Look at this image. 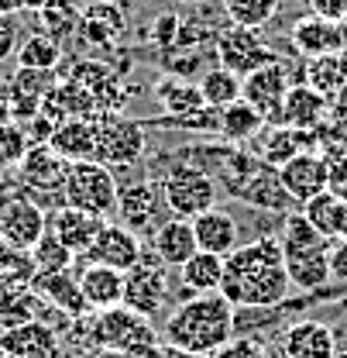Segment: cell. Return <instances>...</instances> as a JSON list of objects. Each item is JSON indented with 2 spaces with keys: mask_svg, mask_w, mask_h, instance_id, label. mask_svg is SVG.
Here are the masks:
<instances>
[{
  "mask_svg": "<svg viewBox=\"0 0 347 358\" xmlns=\"http://www.w3.org/2000/svg\"><path fill=\"white\" fill-rule=\"evenodd\" d=\"M309 90H316L320 96H337L347 83V52L344 55H327V59H306L303 80Z\"/></svg>",
  "mask_w": 347,
  "mask_h": 358,
  "instance_id": "35",
  "label": "cell"
},
{
  "mask_svg": "<svg viewBox=\"0 0 347 358\" xmlns=\"http://www.w3.org/2000/svg\"><path fill=\"white\" fill-rule=\"evenodd\" d=\"M96 131V162L107 169H128L145 155V128L114 110H96L93 117Z\"/></svg>",
  "mask_w": 347,
  "mask_h": 358,
  "instance_id": "6",
  "label": "cell"
},
{
  "mask_svg": "<svg viewBox=\"0 0 347 358\" xmlns=\"http://www.w3.org/2000/svg\"><path fill=\"white\" fill-rule=\"evenodd\" d=\"M128 14L117 0H89L80 14V35L89 48H110L124 38Z\"/></svg>",
  "mask_w": 347,
  "mask_h": 358,
  "instance_id": "18",
  "label": "cell"
},
{
  "mask_svg": "<svg viewBox=\"0 0 347 358\" xmlns=\"http://www.w3.org/2000/svg\"><path fill=\"white\" fill-rule=\"evenodd\" d=\"M31 289L42 296L48 307H55L66 317H83L89 310L83 293H80V279L66 268V272H35V282Z\"/></svg>",
  "mask_w": 347,
  "mask_h": 358,
  "instance_id": "29",
  "label": "cell"
},
{
  "mask_svg": "<svg viewBox=\"0 0 347 358\" xmlns=\"http://www.w3.org/2000/svg\"><path fill=\"white\" fill-rule=\"evenodd\" d=\"M0 352L7 358H59V331L45 320H28L0 334Z\"/></svg>",
  "mask_w": 347,
  "mask_h": 358,
  "instance_id": "21",
  "label": "cell"
},
{
  "mask_svg": "<svg viewBox=\"0 0 347 358\" xmlns=\"http://www.w3.org/2000/svg\"><path fill=\"white\" fill-rule=\"evenodd\" d=\"M313 145H316V134L296 131V128H286V124H265L248 152L265 166L282 169L289 159H296L300 152H309Z\"/></svg>",
  "mask_w": 347,
  "mask_h": 358,
  "instance_id": "16",
  "label": "cell"
},
{
  "mask_svg": "<svg viewBox=\"0 0 347 358\" xmlns=\"http://www.w3.org/2000/svg\"><path fill=\"white\" fill-rule=\"evenodd\" d=\"M230 196L241 200V203H248V207L268 210V214H286L289 207H296V203L289 200V193L282 189V182H279V169H272V166H265V162H258L255 173L244 179Z\"/></svg>",
  "mask_w": 347,
  "mask_h": 358,
  "instance_id": "24",
  "label": "cell"
},
{
  "mask_svg": "<svg viewBox=\"0 0 347 358\" xmlns=\"http://www.w3.org/2000/svg\"><path fill=\"white\" fill-rule=\"evenodd\" d=\"M179 31H182V21L175 17V14H158L155 17V24H152V42L158 45L162 52H172L175 45H179Z\"/></svg>",
  "mask_w": 347,
  "mask_h": 358,
  "instance_id": "44",
  "label": "cell"
},
{
  "mask_svg": "<svg viewBox=\"0 0 347 358\" xmlns=\"http://www.w3.org/2000/svg\"><path fill=\"white\" fill-rule=\"evenodd\" d=\"M337 207H341V200H337V196L320 193V196H313L309 203H303V210H300V214H303L306 221L320 231V238L334 241V234H337Z\"/></svg>",
  "mask_w": 347,
  "mask_h": 358,
  "instance_id": "43",
  "label": "cell"
},
{
  "mask_svg": "<svg viewBox=\"0 0 347 358\" xmlns=\"http://www.w3.org/2000/svg\"><path fill=\"white\" fill-rule=\"evenodd\" d=\"M14 59H17V66H21V69H45V73H59V66H62V45L52 42V38L42 35V31H35V35L21 38L17 52H14Z\"/></svg>",
  "mask_w": 347,
  "mask_h": 358,
  "instance_id": "38",
  "label": "cell"
},
{
  "mask_svg": "<svg viewBox=\"0 0 347 358\" xmlns=\"http://www.w3.org/2000/svg\"><path fill=\"white\" fill-rule=\"evenodd\" d=\"M21 3H24V10H35V14L45 7V0H21Z\"/></svg>",
  "mask_w": 347,
  "mask_h": 358,
  "instance_id": "55",
  "label": "cell"
},
{
  "mask_svg": "<svg viewBox=\"0 0 347 358\" xmlns=\"http://www.w3.org/2000/svg\"><path fill=\"white\" fill-rule=\"evenodd\" d=\"M141 255H145V245L134 231H128L124 224H103V231L96 234V241L89 248L87 262L117 268V272H131L141 262Z\"/></svg>",
  "mask_w": 347,
  "mask_h": 358,
  "instance_id": "15",
  "label": "cell"
},
{
  "mask_svg": "<svg viewBox=\"0 0 347 358\" xmlns=\"http://www.w3.org/2000/svg\"><path fill=\"white\" fill-rule=\"evenodd\" d=\"M93 358H131V355H121V352H110V348H96Z\"/></svg>",
  "mask_w": 347,
  "mask_h": 358,
  "instance_id": "54",
  "label": "cell"
},
{
  "mask_svg": "<svg viewBox=\"0 0 347 358\" xmlns=\"http://www.w3.org/2000/svg\"><path fill=\"white\" fill-rule=\"evenodd\" d=\"M327 162H330V169H327V193L337 196L341 203H347V152L327 159Z\"/></svg>",
  "mask_w": 347,
  "mask_h": 358,
  "instance_id": "46",
  "label": "cell"
},
{
  "mask_svg": "<svg viewBox=\"0 0 347 358\" xmlns=\"http://www.w3.org/2000/svg\"><path fill=\"white\" fill-rule=\"evenodd\" d=\"M14 196H21V189L7 182V173H0V207H3V203H10Z\"/></svg>",
  "mask_w": 347,
  "mask_h": 358,
  "instance_id": "50",
  "label": "cell"
},
{
  "mask_svg": "<svg viewBox=\"0 0 347 358\" xmlns=\"http://www.w3.org/2000/svg\"><path fill=\"white\" fill-rule=\"evenodd\" d=\"M327 169H330L327 155H320L316 148H309V152H300L296 159H289L279 169V182L289 193V200L296 207H303L313 196L327 193Z\"/></svg>",
  "mask_w": 347,
  "mask_h": 358,
  "instance_id": "11",
  "label": "cell"
},
{
  "mask_svg": "<svg viewBox=\"0 0 347 358\" xmlns=\"http://www.w3.org/2000/svg\"><path fill=\"white\" fill-rule=\"evenodd\" d=\"M45 231H52L76 259L83 255L87 259L89 248H93V241H96V234L103 231V217H93V214H83V210H76V207H55L52 214H45Z\"/></svg>",
  "mask_w": 347,
  "mask_h": 358,
  "instance_id": "17",
  "label": "cell"
},
{
  "mask_svg": "<svg viewBox=\"0 0 347 358\" xmlns=\"http://www.w3.org/2000/svg\"><path fill=\"white\" fill-rule=\"evenodd\" d=\"M145 358H207V355H193V352H182V348H172V345L158 341Z\"/></svg>",
  "mask_w": 347,
  "mask_h": 358,
  "instance_id": "49",
  "label": "cell"
},
{
  "mask_svg": "<svg viewBox=\"0 0 347 358\" xmlns=\"http://www.w3.org/2000/svg\"><path fill=\"white\" fill-rule=\"evenodd\" d=\"M62 207H76L93 217L117 214V176L103 162H73L62 182Z\"/></svg>",
  "mask_w": 347,
  "mask_h": 358,
  "instance_id": "4",
  "label": "cell"
},
{
  "mask_svg": "<svg viewBox=\"0 0 347 358\" xmlns=\"http://www.w3.org/2000/svg\"><path fill=\"white\" fill-rule=\"evenodd\" d=\"M169 303V275H165V266L145 248L141 262L124 272V307L141 317H158Z\"/></svg>",
  "mask_w": 347,
  "mask_h": 358,
  "instance_id": "8",
  "label": "cell"
},
{
  "mask_svg": "<svg viewBox=\"0 0 347 358\" xmlns=\"http://www.w3.org/2000/svg\"><path fill=\"white\" fill-rule=\"evenodd\" d=\"M289 358H337V334L323 320H300L293 324L282 341Z\"/></svg>",
  "mask_w": 347,
  "mask_h": 358,
  "instance_id": "27",
  "label": "cell"
},
{
  "mask_svg": "<svg viewBox=\"0 0 347 358\" xmlns=\"http://www.w3.org/2000/svg\"><path fill=\"white\" fill-rule=\"evenodd\" d=\"M261 352H265V348H261L255 338H230V341H227L220 352H214L210 358H261Z\"/></svg>",
  "mask_w": 347,
  "mask_h": 358,
  "instance_id": "47",
  "label": "cell"
},
{
  "mask_svg": "<svg viewBox=\"0 0 347 358\" xmlns=\"http://www.w3.org/2000/svg\"><path fill=\"white\" fill-rule=\"evenodd\" d=\"M152 255L162 262L165 268H182L200 248H196V234H193V224L182 221V217H169L152 231Z\"/></svg>",
  "mask_w": 347,
  "mask_h": 358,
  "instance_id": "25",
  "label": "cell"
},
{
  "mask_svg": "<svg viewBox=\"0 0 347 358\" xmlns=\"http://www.w3.org/2000/svg\"><path fill=\"white\" fill-rule=\"evenodd\" d=\"M100 107H96V96L89 93L83 83H76V80H69V76H62L55 87L45 93L42 100V114L45 121H52V124H66V121H80V117H93Z\"/></svg>",
  "mask_w": 347,
  "mask_h": 358,
  "instance_id": "19",
  "label": "cell"
},
{
  "mask_svg": "<svg viewBox=\"0 0 347 358\" xmlns=\"http://www.w3.org/2000/svg\"><path fill=\"white\" fill-rule=\"evenodd\" d=\"M234 338V307L223 293L207 296H186L165 317V345L193 352V355H214Z\"/></svg>",
  "mask_w": 347,
  "mask_h": 358,
  "instance_id": "2",
  "label": "cell"
},
{
  "mask_svg": "<svg viewBox=\"0 0 347 358\" xmlns=\"http://www.w3.org/2000/svg\"><path fill=\"white\" fill-rule=\"evenodd\" d=\"M158 186H162L165 210L182 221H193L214 210L220 200V182L207 169H196V166H172Z\"/></svg>",
  "mask_w": 347,
  "mask_h": 358,
  "instance_id": "5",
  "label": "cell"
},
{
  "mask_svg": "<svg viewBox=\"0 0 347 358\" xmlns=\"http://www.w3.org/2000/svg\"><path fill=\"white\" fill-rule=\"evenodd\" d=\"M76 279H80V293H83V300H87V307L93 313L124 303V272L87 262Z\"/></svg>",
  "mask_w": 347,
  "mask_h": 358,
  "instance_id": "28",
  "label": "cell"
},
{
  "mask_svg": "<svg viewBox=\"0 0 347 358\" xmlns=\"http://www.w3.org/2000/svg\"><path fill=\"white\" fill-rule=\"evenodd\" d=\"M155 100L162 103V110L169 114V117H186V114H193V110H203L207 103H203V96H200V87H196V80H186V76H162L158 83H155Z\"/></svg>",
  "mask_w": 347,
  "mask_h": 358,
  "instance_id": "32",
  "label": "cell"
},
{
  "mask_svg": "<svg viewBox=\"0 0 347 358\" xmlns=\"http://www.w3.org/2000/svg\"><path fill=\"white\" fill-rule=\"evenodd\" d=\"M330 279L347 282V241H337L330 248Z\"/></svg>",
  "mask_w": 347,
  "mask_h": 358,
  "instance_id": "48",
  "label": "cell"
},
{
  "mask_svg": "<svg viewBox=\"0 0 347 358\" xmlns=\"http://www.w3.org/2000/svg\"><path fill=\"white\" fill-rule=\"evenodd\" d=\"M289 289H293V282H289L282 245H279L275 234H265V238H255L248 245H237L223 259L220 293L227 296V303L234 310L279 307V303H286Z\"/></svg>",
  "mask_w": 347,
  "mask_h": 358,
  "instance_id": "1",
  "label": "cell"
},
{
  "mask_svg": "<svg viewBox=\"0 0 347 358\" xmlns=\"http://www.w3.org/2000/svg\"><path fill=\"white\" fill-rule=\"evenodd\" d=\"M196 87H200V96H203V103H207L210 110H223V107H230V103L241 100L244 80L234 76V73L223 69V66H210V69H203V73L196 76Z\"/></svg>",
  "mask_w": 347,
  "mask_h": 358,
  "instance_id": "36",
  "label": "cell"
},
{
  "mask_svg": "<svg viewBox=\"0 0 347 358\" xmlns=\"http://www.w3.org/2000/svg\"><path fill=\"white\" fill-rule=\"evenodd\" d=\"M31 255V266H35V272H66V268L73 266V252L52 234V231H45L42 238H38V245L28 252Z\"/></svg>",
  "mask_w": 347,
  "mask_h": 358,
  "instance_id": "40",
  "label": "cell"
},
{
  "mask_svg": "<svg viewBox=\"0 0 347 358\" xmlns=\"http://www.w3.org/2000/svg\"><path fill=\"white\" fill-rule=\"evenodd\" d=\"M17 176L24 189H35V193H62V182L69 176V162L59 159L48 145H31L28 155L21 159L17 166Z\"/></svg>",
  "mask_w": 347,
  "mask_h": 358,
  "instance_id": "22",
  "label": "cell"
},
{
  "mask_svg": "<svg viewBox=\"0 0 347 358\" xmlns=\"http://www.w3.org/2000/svg\"><path fill=\"white\" fill-rule=\"evenodd\" d=\"M17 45H21V21H17V14H0V62L14 59Z\"/></svg>",
  "mask_w": 347,
  "mask_h": 358,
  "instance_id": "45",
  "label": "cell"
},
{
  "mask_svg": "<svg viewBox=\"0 0 347 358\" xmlns=\"http://www.w3.org/2000/svg\"><path fill=\"white\" fill-rule=\"evenodd\" d=\"M289 87H293L289 69L282 62H272V66H265L258 73L244 76L241 100L258 110L261 117H265V124H279V114H282V103L289 96Z\"/></svg>",
  "mask_w": 347,
  "mask_h": 358,
  "instance_id": "10",
  "label": "cell"
},
{
  "mask_svg": "<svg viewBox=\"0 0 347 358\" xmlns=\"http://www.w3.org/2000/svg\"><path fill=\"white\" fill-rule=\"evenodd\" d=\"M28 134L17 121L10 117H0V173H10L21 166V159L28 155Z\"/></svg>",
  "mask_w": 347,
  "mask_h": 358,
  "instance_id": "41",
  "label": "cell"
},
{
  "mask_svg": "<svg viewBox=\"0 0 347 358\" xmlns=\"http://www.w3.org/2000/svg\"><path fill=\"white\" fill-rule=\"evenodd\" d=\"M289 38L303 59H327V55H344L347 52L344 28L337 21H327V17H316V14H306L300 21H293Z\"/></svg>",
  "mask_w": 347,
  "mask_h": 358,
  "instance_id": "14",
  "label": "cell"
},
{
  "mask_svg": "<svg viewBox=\"0 0 347 358\" xmlns=\"http://www.w3.org/2000/svg\"><path fill=\"white\" fill-rule=\"evenodd\" d=\"M220 279H223V259L210 255V252H196L186 266L179 268V282L189 296L220 293Z\"/></svg>",
  "mask_w": 347,
  "mask_h": 358,
  "instance_id": "33",
  "label": "cell"
},
{
  "mask_svg": "<svg viewBox=\"0 0 347 358\" xmlns=\"http://www.w3.org/2000/svg\"><path fill=\"white\" fill-rule=\"evenodd\" d=\"M261 128H265V117H261L255 107H248L244 100H237V103L217 110V138L227 141V145L244 148V145H251V141L258 138Z\"/></svg>",
  "mask_w": 347,
  "mask_h": 358,
  "instance_id": "31",
  "label": "cell"
},
{
  "mask_svg": "<svg viewBox=\"0 0 347 358\" xmlns=\"http://www.w3.org/2000/svg\"><path fill=\"white\" fill-rule=\"evenodd\" d=\"M193 234H196V248L200 252H210V255H220L227 259L237 245H241V227H237V217L223 207H214L200 217H193Z\"/></svg>",
  "mask_w": 347,
  "mask_h": 358,
  "instance_id": "26",
  "label": "cell"
},
{
  "mask_svg": "<svg viewBox=\"0 0 347 358\" xmlns=\"http://www.w3.org/2000/svg\"><path fill=\"white\" fill-rule=\"evenodd\" d=\"M89 338L96 348H110V352H121L131 358H145L162 341L155 324L141 313L128 310L124 303L110 307V310H96L93 324H89Z\"/></svg>",
  "mask_w": 347,
  "mask_h": 358,
  "instance_id": "3",
  "label": "cell"
},
{
  "mask_svg": "<svg viewBox=\"0 0 347 358\" xmlns=\"http://www.w3.org/2000/svg\"><path fill=\"white\" fill-rule=\"evenodd\" d=\"M179 3H186V7H203V3H214V0H179Z\"/></svg>",
  "mask_w": 347,
  "mask_h": 358,
  "instance_id": "56",
  "label": "cell"
},
{
  "mask_svg": "<svg viewBox=\"0 0 347 358\" xmlns=\"http://www.w3.org/2000/svg\"><path fill=\"white\" fill-rule=\"evenodd\" d=\"M62 76L59 73H45V69H21L7 80V90H3V107L10 110V117L21 124L24 117L31 121L38 110H42L45 93L55 87Z\"/></svg>",
  "mask_w": 347,
  "mask_h": 358,
  "instance_id": "13",
  "label": "cell"
},
{
  "mask_svg": "<svg viewBox=\"0 0 347 358\" xmlns=\"http://www.w3.org/2000/svg\"><path fill=\"white\" fill-rule=\"evenodd\" d=\"M31 282H35L31 255L0 245V289H7V286H31Z\"/></svg>",
  "mask_w": 347,
  "mask_h": 358,
  "instance_id": "42",
  "label": "cell"
},
{
  "mask_svg": "<svg viewBox=\"0 0 347 358\" xmlns=\"http://www.w3.org/2000/svg\"><path fill=\"white\" fill-rule=\"evenodd\" d=\"M261 358H289V355H286V348H282V345H268V348L261 352Z\"/></svg>",
  "mask_w": 347,
  "mask_h": 358,
  "instance_id": "53",
  "label": "cell"
},
{
  "mask_svg": "<svg viewBox=\"0 0 347 358\" xmlns=\"http://www.w3.org/2000/svg\"><path fill=\"white\" fill-rule=\"evenodd\" d=\"M220 7H223L230 24L251 28V31H261L279 14V0H220Z\"/></svg>",
  "mask_w": 347,
  "mask_h": 358,
  "instance_id": "39",
  "label": "cell"
},
{
  "mask_svg": "<svg viewBox=\"0 0 347 358\" xmlns=\"http://www.w3.org/2000/svg\"><path fill=\"white\" fill-rule=\"evenodd\" d=\"M0 14H24L21 0H0Z\"/></svg>",
  "mask_w": 347,
  "mask_h": 358,
  "instance_id": "52",
  "label": "cell"
},
{
  "mask_svg": "<svg viewBox=\"0 0 347 358\" xmlns=\"http://www.w3.org/2000/svg\"><path fill=\"white\" fill-rule=\"evenodd\" d=\"M80 14H83V7L76 0H45V7L38 10L42 35H48L59 45L73 42L80 35Z\"/></svg>",
  "mask_w": 347,
  "mask_h": 358,
  "instance_id": "34",
  "label": "cell"
},
{
  "mask_svg": "<svg viewBox=\"0 0 347 358\" xmlns=\"http://www.w3.org/2000/svg\"><path fill=\"white\" fill-rule=\"evenodd\" d=\"M334 241H347V203L337 207V234H334Z\"/></svg>",
  "mask_w": 347,
  "mask_h": 358,
  "instance_id": "51",
  "label": "cell"
},
{
  "mask_svg": "<svg viewBox=\"0 0 347 358\" xmlns=\"http://www.w3.org/2000/svg\"><path fill=\"white\" fill-rule=\"evenodd\" d=\"M48 148L59 159H66L69 166L73 162H96V131H93V121L80 117V121L55 124V131L48 138Z\"/></svg>",
  "mask_w": 347,
  "mask_h": 358,
  "instance_id": "30",
  "label": "cell"
},
{
  "mask_svg": "<svg viewBox=\"0 0 347 358\" xmlns=\"http://www.w3.org/2000/svg\"><path fill=\"white\" fill-rule=\"evenodd\" d=\"M341 28H344V35H347V14H344V21H341Z\"/></svg>",
  "mask_w": 347,
  "mask_h": 358,
  "instance_id": "57",
  "label": "cell"
},
{
  "mask_svg": "<svg viewBox=\"0 0 347 358\" xmlns=\"http://www.w3.org/2000/svg\"><path fill=\"white\" fill-rule=\"evenodd\" d=\"M330 117V100L320 96L316 90H309L306 83H293L289 96L282 103V114H279V124L286 128H296V131L316 134Z\"/></svg>",
  "mask_w": 347,
  "mask_h": 358,
  "instance_id": "23",
  "label": "cell"
},
{
  "mask_svg": "<svg viewBox=\"0 0 347 358\" xmlns=\"http://www.w3.org/2000/svg\"><path fill=\"white\" fill-rule=\"evenodd\" d=\"M42 296L31 289V286H7L0 289V327H17V324H28V320H42Z\"/></svg>",
  "mask_w": 347,
  "mask_h": 358,
  "instance_id": "37",
  "label": "cell"
},
{
  "mask_svg": "<svg viewBox=\"0 0 347 358\" xmlns=\"http://www.w3.org/2000/svg\"><path fill=\"white\" fill-rule=\"evenodd\" d=\"M214 55H217V66L230 69L241 80L251 76V73H258V69H265V66H272V62H279L275 48L261 42L258 31L237 28V24L220 28L217 42H214Z\"/></svg>",
  "mask_w": 347,
  "mask_h": 358,
  "instance_id": "7",
  "label": "cell"
},
{
  "mask_svg": "<svg viewBox=\"0 0 347 358\" xmlns=\"http://www.w3.org/2000/svg\"><path fill=\"white\" fill-rule=\"evenodd\" d=\"M165 210V200H162V186L152 182V179H128V182H117V214L128 231H134L138 238L141 234H152Z\"/></svg>",
  "mask_w": 347,
  "mask_h": 358,
  "instance_id": "9",
  "label": "cell"
},
{
  "mask_svg": "<svg viewBox=\"0 0 347 358\" xmlns=\"http://www.w3.org/2000/svg\"><path fill=\"white\" fill-rule=\"evenodd\" d=\"M289 282L303 293H316L330 282V241L306 245V248H282Z\"/></svg>",
  "mask_w": 347,
  "mask_h": 358,
  "instance_id": "20",
  "label": "cell"
},
{
  "mask_svg": "<svg viewBox=\"0 0 347 358\" xmlns=\"http://www.w3.org/2000/svg\"><path fill=\"white\" fill-rule=\"evenodd\" d=\"M45 210L38 203H31L28 196H14L10 203L0 207V245L17 248V252H31L45 234Z\"/></svg>",
  "mask_w": 347,
  "mask_h": 358,
  "instance_id": "12",
  "label": "cell"
}]
</instances>
